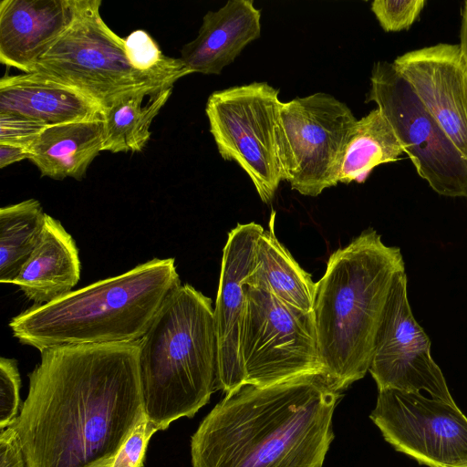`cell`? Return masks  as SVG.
I'll use <instances>...</instances> for the list:
<instances>
[{"mask_svg":"<svg viewBox=\"0 0 467 467\" xmlns=\"http://www.w3.org/2000/svg\"><path fill=\"white\" fill-rule=\"evenodd\" d=\"M140 340L40 351L11 427L26 467H101L144 415Z\"/></svg>","mask_w":467,"mask_h":467,"instance_id":"1","label":"cell"},{"mask_svg":"<svg viewBox=\"0 0 467 467\" xmlns=\"http://www.w3.org/2000/svg\"><path fill=\"white\" fill-rule=\"evenodd\" d=\"M322 373L243 384L200 423L192 467H322L340 397Z\"/></svg>","mask_w":467,"mask_h":467,"instance_id":"2","label":"cell"},{"mask_svg":"<svg viewBox=\"0 0 467 467\" xmlns=\"http://www.w3.org/2000/svg\"><path fill=\"white\" fill-rule=\"evenodd\" d=\"M401 251L373 229L330 254L313 307L322 374L337 391L368 371L377 335L400 274Z\"/></svg>","mask_w":467,"mask_h":467,"instance_id":"3","label":"cell"},{"mask_svg":"<svg viewBox=\"0 0 467 467\" xmlns=\"http://www.w3.org/2000/svg\"><path fill=\"white\" fill-rule=\"evenodd\" d=\"M181 284L174 258H154L97 281L9 322L13 335L40 351L66 345L130 343L147 332L163 301Z\"/></svg>","mask_w":467,"mask_h":467,"instance_id":"4","label":"cell"},{"mask_svg":"<svg viewBox=\"0 0 467 467\" xmlns=\"http://www.w3.org/2000/svg\"><path fill=\"white\" fill-rule=\"evenodd\" d=\"M143 410L159 431L193 417L219 389V350L212 299L180 284L140 339Z\"/></svg>","mask_w":467,"mask_h":467,"instance_id":"5","label":"cell"},{"mask_svg":"<svg viewBox=\"0 0 467 467\" xmlns=\"http://www.w3.org/2000/svg\"><path fill=\"white\" fill-rule=\"evenodd\" d=\"M100 0H76L72 22L36 63L33 72L68 86L103 109L129 94L172 88L188 69L142 71L135 67L125 38L101 17Z\"/></svg>","mask_w":467,"mask_h":467,"instance_id":"6","label":"cell"},{"mask_svg":"<svg viewBox=\"0 0 467 467\" xmlns=\"http://www.w3.org/2000/svg\"><path fill=\"white\" fill-rule=\"evenodd\" d=\"M357 120L345 103L323 92L281 102L275 144L283 181L311 197L336 186Z\"/></svg>","mask_w":467,"mask_h":467,"instance_id":"7","label":"cell"},{"mask_svg":"<svg viewBox=\"0 0 467 467\" xmlns=\"http://www.w3.org/2000/svg\"><path fill=\"white\" fill-rule=\"evenodd\" d=\"M278 94L266 82H253L213 92L205 108L219 154L246 172L265 203L283 181L275 144Z\"/></svg>","mask_w":467,"mask_h":467,"instance_id":"8","label":"cell"},{"mask_svg":"<svg viewBox=\"0 0 467 467\" xmlns=\"http://www.w3.org/2000/svg\"><path fill=\"white\" fill-rule=\"evenodd\" d=\"M240 354L244 384L267 386L322 373L313 312L247 286Z\"/></svg>","mask_w":467,"mask_h":467,"instance_id":"9","label":"cell"},{"mask_svg":"<svg viewBox=\"0 0 467 467\" xmlns=\"http://www.w3.org/2000/svg\"><path fill=\"white\" fill-rule=\"evenodd\" d=\"M373 101L394 130L420 177L438 194L467 198V160L396 71L374 64L366 102Z\"/></svg>","mask_w":467,"mask_h":467,"instance_id":"10","label":"cell"},{"mask_svg":"<svg viewBox=\"0 0 467 467\" xmlns=\"http://www.w3.org/2000/svg\"><path fill=\"white\" fill-rule=\"evenodd\" d=\"M370 419L397 451L428 467L467 466V416L422 393L379 389Z\"/></svg>","mask_w":467,"mask_h":467,"instance_id":"11","label":"cell"},{"mask_svg":"<svg viewBox=\"0 0 467 467\" xmlns=\"http://www.w3.org/2000/svg\"><path fill=\"white\" fill-rule=\"evenodd\" d=\"M378 389L421 393L455 403L431 354V340L416 321L408 298L406 272L391 290L368 368Z\"/></svg>","mask_w":467,"mask_h":467,"instance_id":"12","label":"cell"},{"mask_svg":"<svg viewBox=\"0 0 467 467\" xmlns=\"http://www.w3.org/2000/svg\"><path fill=\"white\" fill-rule=\"evenodd\" d=\"M392 65L467 160V62L459 44L409 51Z\"/></svg>","mask_w":467,"mask_h":467,"instance_id":"13","label":"cell"},{"mask_svg":"<svg viewBox=\"0 0 467 467\" xmlns=\"http://www.w3.org/2000/svg\"><path fill=\"white\" fill-rule=\"evenodd\" d=\"M263 231V226L254 222L238 223L228 233L223 250L213 315L219 350L218 389L225 393L244 384L240 339L246 305L245 279Z\"/></svg>","mask_w":467,"mask_h":467,"instance_id":"14","label":"cell"},{"mask_svg":"<svg viewBox=\"0 0 467 467\" xmlns=\"http://www.w3.org/2000/svg\"><path fill=\"white\" fill-rule=\"evenodd\" d=\"M76 0H2L0 61L23 73L36 63L73 20Z\"/></svg>","mask_w":467,"mask_h":467,"instance_id":"15","label":"cell"},{"mask_svg":"<svg viewBox=\"0 0 467 467\" xmlns=\"http://www.w3.org/2000/svg\"><path fill=\"white\" fill-rule=\"evenodd\" d=\"M261 10L253 0H229L207 12L197 36L185 44L180 59L192 73L220 74L261 35Z\"/></svg>","mask_w":467,"mask_h":467,"instance_id":"16","label":"cell"},{"mask_svg":"<svg viewBox=\"0 0 467 467\" xmlns=\"http://www.w3.org/2000/svg\"><path fill=\"white\" fill-rule=\"evenodd\" d=\"M0 113L23 116L47 127L103 118V109L83 93L34 73L0 79Z\"/></svg>","mask_w":467,"mask_h":467,"instance_id":"17","label":"cell"},{"mask_svg":"<svg viewBox=\"0 0 467 467\" xmlns=\"http://www.w3.org/2000/svg\"><path fill=\"white\" fill-rule=\"evenodd\" d=\"M81 262L72 235L47 214L41 239L14 281L36 306L57 300L78 283Z\"/></svg>","mask_w":467,"mask_h":467,"instance_id":"18","label":"cell"},{"mask_svg":"<svg viewBox=\"0 0 467 467\" xmlns=\"http://www.w3.org/2000/svg\"><path fill=\"white\" fill-rule=\"evenodd\" d=\"M103 118L50 126L28 148L30 161L42 176L80 181L103 150Z\"/></svg>","mask_w":467,"mask_h":467,"instance_id":"19","label":"cell"},{"mask_svg":"<svg viewBox=\"0 0 467 467\" xmlns=\"http://www.w3.org/2000/svg\"><path fill=\"white\" fill-rule=\"evenodd\" d=\"M275 219V212L272 211L268 228L264 229L257 240L245 285L268 292L304 312H313L316 283L277 240Z\"/></svg>","mask_w":467,"mask_h":467,"instance_id":"20","label":"cell"},{"mask_svg":"<svg viewBox=\"0 0 467 467\" xmlns=\"http://www.w3.org/2000/svg\"><path fill=\"white\" fill-rule=\"evenodd\" d=\"M172 88L140 91L124 96L103 109V150L137 152L150 138V125L166 104Z\"/></svg>","mask_w":467,"mask_h":467,"instance_id":"21","label":"cell"},{"mask_svg":"<svg viewBox=\"0 0 467 467\" xmlns=\"http://www.w3.org/2000/svg\"><path fill=\"white\" fill-rule=\"evenodd\" d=\"M404 146L377 108L358 119L350 133L338 182H363L378 165L396 161Z\"/></svg>","mask_w":467,"mask_h":467,"instance_id":"22","label":"cell"},{"mask_svg":"<svg viewBox=\"0 0 467 467\" xmlns=\"http://www.w3.org/2000/svg\"><path fill=\"white\" fill-rule=\"evenodd\" d=\"M47 214L36 199L0 209L1 283H14L41 239Z\"/></svg>","mask_w":467,"mask_h":467,"instance_id":"23","label":"cell"},{"mask_svg":"<svg viewBox=\"0 0 467 467\" xmlns=\"http://www.w3.org/2000/svg\"><path fill=\"white\" fill-rule=\"evenodd\" d=\"M426 4L425 0H375L371 11L386 32L410 27Z\"/></svg>","mask_w":467,"mask_h":467,"instance_id":"24","label":"cell"},{"mask_svg":"<svg viewBox=\"0 0 467 467\" xmlns=\"http://www.w3.org/2000/svg\"><path fill=\"white\" fill-rule=\"evenodd\" d=\"M158 431L144 413L118 452L101 467H143L149 441Z\"/></svg>","mask_w":467,"mask_h":467,"instance_id":"25","label":"cell"},{"mask_svg":"<svg viewBox=\"0 0 467 467\" xmlns=\"http://www.w3.org/2000/svg\"><path fill=\"white\" fill-rule=\"evenodd\" d=\"M21 379L17 361L0 358V431L13 425L20 406Z\"/></svg>","mask_w":467,"mask_h":467,"instance_id":"26","label":"cell"},{"mask_svg":"<svg viewBox=\"0 0 467 467\" xmlns=\"http://www.w3.org/2000/svg\"><path fill=\"white\" fill-rule=\"evenodd\" d=\"M46 128L43 123L23 116L0 113V143L29 148Z\"/></svg>","mask_w":467,"mask_h":467,"instance_id":"27","label":"cell"},{"mask_svg":"<svg viewBox=\"0 0 467 467\" xmlns=\"http://www.w3.org/2000/svg\"><path fill=\"white\" fill-rule=\"evenodd\" d=\"M0 467H26L17 434L11 426L0 431Z\"/></svg>","mask_w":467,"mask_h":467,"instance_id":"28","label":"cell"},{"mask_svg":"<svg viewBox=\"0 0 467 467\" xmlns=\"http://www.w3.org/2000/svg\"><path fill=\"white\" fill-rule=\"evenodd\" d=\"M31 154L28 148L0 143V168L18 162L23 160H30Z\"/></svg>","mask_w":467,"mask_h":467,"instance_id":"29","label":"cell"},{"mask_svg":"<svg viewBox=\"0 0 467 467\" xmlns=\"http://www.w3.org/2000/svg\"><path fill=\"white\" fill-rule=\"evenodd\" d=\"M460 48L464 59L467 62V1L464 2L462 9V21L460 29Z\"/></svg>","mask_w":467,"mask_h":467,"instance_id":"30","label":"cell"},{"mask_svg":"<svg viewBox=\"0 0 467 467\" xmlns=\"http://www.w3.org/2000/svg\"><path fill=\"white\" fill-rule=\"evenodd\" d=\"M462 467H467V466H462Z\"/></svg>","mask_w":467,"mask_h":467,"instance_id":"31","label":"cell"}]
</instances>
